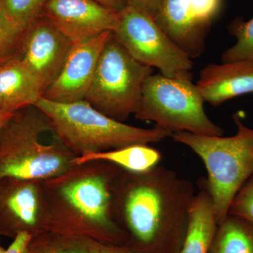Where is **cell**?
Here are the masks:
<instances>
[{
	"instance_id": "603a6c76",
	"label": "cell",
	"mask_w": 253,
	"mask_h": 253,
	"mask_svg": "<svg viewBox=\"0 0 253 253\" xmlns=\"http://www.w3.org/2000/svg\"><path fill=\"white\" fill-rule=\"evenodd\" d=\"M229 213L253 224V174L233 200Z\"/></svg>"
},
{
	"instance_id": "cb8c5ba5",
	"label": "cell",
	"mask_w": 253,
	"mask_h": 253,
	"mask_svg": "<svg viewBox=\"0 0 253 253\" xmlns=\"http://www.w3.org/2000/svg\"><path fill=\"white\" fill-rule=\"evenodd\" d=\"M33 236L28 233L18 234L6 249V253H25Z\"/></svg>"
},
{
	"instance_id": "8fae6325",
	"label": "cell",
	"mask_w": 253,
	"mask_h": 253,
	"mask_svg": "<svg viewBox=\"0 0 253 253\" xmlns=\"http://www.w3.org/2000/svg\"><path fill=\"white\" fill-rule=\"evenodd\" d=\"M73 43L44 15L25 30L21 59L43 94L59 76Z\"/></svg>"
},
{
	"instance_id": "277c9868",
	"label": "cell",
	"mask_w": 253,
	"mask_h": 253,
	"mask_svg": "<svg viewBox=\"0 0 253 253\" xmlns=\"http://www.w3.org/2000/svg\"><path fill=\"white\" fill-rule=\"evenodd\" d=\"M234 136H208L187 131L172 134L202 160L208 173L206 189L211 198L217 224L228 215L236 194L253 174V129L244 124L239 113L233 115Z\"/></svg>"
},
{
	"instance_id": "8992f818",
	"label": "cell",
	"mask_w": 253,
	"mask_h": 253,
	"mask_svg": "<svg viewBox=\"0 0 253 253\" xmlns=\"http://www.w3.org/2000/svg\"><path fill=\"white\" fill-rule=\"evenodd\" d=\"M204 102L192 79L168 78L160 73L146 80L134 116L172 134L222 136V128L206 114Z\"/></svg>"
},
{
	"instance_id": "9a60e30c",
	"label": "cell",
	"mask_w": 253,
	"mask_h": 253,
	"mask_svg": "<svg viewBox=\"0 0 253 253\" xmlns=\"http://www.w3.org/2000/svg\"><path fill=\"white\" fill-rule=\"evenodd\" d=\"M43 91L21 58L0 66V111L15 113L36 106Z\"/></svg>"
},
{
	"instance_id": "d4e9b609",
	"label": "cell",
	"mask_w": 253,
	"mask_h": 253,
	"mask_svg": "<svg viewBox=\"0 0 253 253\" xmlns=\"http://www.w3.org/2000/svg\"><path fill=\"white\" fill-rule=\"evenodd\" d=\"M160 0H127L128 5L144 11L154 18Z\"/></svg>"
},
{
	"instance_id": "e0dca14e",
	"label": "cell",
	"mask_w": 253,
	"mask_h": 253,
	"mask_svg": "<svg viewBox=\"0 0 253 253\" xmlns=\"http://www.w3.org/2000/svg\"><path fill=\"white\" fill-rule=\"evenodd\" d=\"M161 158L162 156L159 151L149 145H131L120 149L78 156L75 158L74 166L105 162L115 165L127 172L142 173L158 166Z\"/></svg>"
},
{
	"instance_id": "f1b7e54d",
	"label": "cell",
	"mask_w": 253,
	"mask_h": 253,
	"mask_svg": "<svg viewBox=\"0 0 253 253\" xmlns=\"http://www.w3.org/2000/svg\"><path fill=\"white\" fill-rule=\"evenodd\" d=\"M6 249H4L2 246L0 245V253H6Z\"/></svg>"
},
{
	"instance_id": "2e32d148",
	"label": "cell",
	"mask_w": 253,
	"mask_h": 253,
	"mask_svg": "<svg viewBox=\"0 0 253 253\" xmlns=\"http://www.w3.org/2000/svg\"><path fill=\"white\" fill-rule=\"evenodd\" d=\"M217 226L211 196L203 184L190 208L187 233L179 253H208Z\"/></svg>"
},
{
	"instance_id": "52a82bcc",
	"label": "cell",
	"mask_w": 253,
	"mask_h": 253,
	"mask_svg": "<svg viewBox=\"0 0 253 253\" xmlns=\"http://www.w3.org/2000/svg\"><path fill=\"white\" fill-rule=\"evenodd\" d=\"M154 68L134 59L113 33L101 52L85 99L116 121H126L139 105L145 83Z\"/></svg>"
},
{
	"instance_id": "44dd1931",
	"label": "cell",
	"mask_w": 253,
	"mask_h": 253,
	"mask_svg": "<svg viewBox=\"0 0 253 253\" xmlns=\"http://www.w3.org/2000/svg\"><path fill=\"white\" fill-rule=\"evenodd\" d=\"M49 0H0V11L11 23L25 31L42 15Z\"/></svg>"
},
{
	"instance_id": "4fadbf2b",
	"label": "cell",
	"mask_w": 253,
	"mask_h": 253,
	"mask_svg": "<svg viewBox=\"0 0 253 253\" xmlns=\"http://www.w3.org/2000/svg\"><path fill=\"white\" fill-rule=\"evenodd\" d=\"M42 15L73 42L114 32L120 12L95 0H49Z\"/></svg>"
},
{
	"instance_id": "9c48e42d",
	"label": "cell",
	"mask_w": 253,
	"mask_h": 253,
	"mask_svg": "<svg viewBox=\"0 0 253 253\" xmlns=\"http://www.w3.org/2000/svg\"><path fill=\"white\" fill-rule=\"evenodd\" d=\"M222 0H160L154 19L190 59L201 56Z\"/></svg>"
},
{
	"instance_id": "5b68a950",
	"label": "cell",
	"mask_w": 253,
	"mask_h": 253,
	"mask_svg": "<svg viewBox=\"0 0 253 253\" xmlns=\"http://www.w3.org/2000/svg\"><path fill=\"white\" fill-rule=\"evenodd\" d=\"M96 174L70 176L58 187V194L73 215L56 231L85 236L101 244L126 245L127 237L113 214V188L121 168L106 163Z\"/></svg>"
},
{
	"instance_id": "ac0fdd59",
	"label": "cell",
	"mask_w": 253,
	"mask_h": 253,
	"mask_svg": "<svg viewBox=\"0 0 253 253\" xmlns=\"http://www.w3.org/2000/svg\"><path fill=\"white\" fill-rule=\"evenodd\" d=\"M208 253H253V224L229 213L217 224Z\"/></svg>"
},
{
	"instance_id": "4316f807",
	"label": "cell",
	"mask_w": 253,
	"mask_h": 253,
	"mask_svg": "<svg viewBox=\"0 0 253 253\" xmlns=\"http://www.w3.org/2000/svg\"><path fill=\"white\" fill-rule=\"evenodd\" d=\"M110 9L121 12L128 5L127 0H95Z\"/></svg>"
},
{
	"instance_id": "5bb4252c",
	"label": "cell",
	"mask_w": 253,
	"mask_h": 253,
	"mask_svg": "<svg viewBox=\"0 0 253 253\" xmlns=\"http://www.w3.org/2000/svg\"><path fill=\"white\" fill-rule=\"evenodd\" d=\"M196 86L204 101L214 106L253 94V61L207 65L201 70Z\"/></svg>"
},
{
	"instance_id": "6da1fadb",
	"label": "cell",
	"mask_w": 253,
	"mask_h": 253,
	"mask_svg": "<svg viewBox=\"0 0 253 253\" xmlns=\"http://www.w3.org/2000/svg\"><path fill=\"white\" fill-rule=\"evenodd\" d=\"M194 184L156 166L147 172L121 169L113 188V214L126 246L139 253H179L189 225Z\"/></svg>"
},
{
	"instance_id": "3957f363",
	"label": "cell",
	"mask_w": 253,
	"mask_h": 253,
	"mask_svg": "<svg viewBox=\"0 0 253 253\" xmlns=\"http://www.w3.org/2000/svg\"><path fill=\"white\" fill-rule=\"evenodd\" d=\"M36 106L45 113L63 144L78 156L131 145L160 142L172 133L126 125L95 109L86 100L59 103L42 97Z\"/></svg>"
},
{
	"instance_id": "d6986e66",
	"label": "cell",
	"mask_w": 253,
	"mask_h": 253,
	"mask_svg": "<svg viewBox=\"0 0 253 253\" xmlns=\"http://www.w3.org/2000/svg\"><path fill=\"white\" fill-rule=\"evenodd\" d=\"M101 246L87 236L50 230L33 236L25 253H100Z\"/></svg>"
},
{
	"instance_id": "30bf717a",
	"label": "cell",
	"mask_w": 253,
	"mask_h": 253,
	"mask_svg": "<svg viewBox=\"0 0 253 253\" xmlns=\"http://www.w3.org/2000/svg\"><path fill=\"white\" fill-rule=\"evenodd\" d=\"M39 181L0 180V236L14 239L20 233L34 236L49 230V214L42 208Z\"/></svg>"
},
{
	"instance_id": "7402d4cb",
	"label": "cell",
	"mask_w": 253,
	"mask_h": 253,
	"mask_svg": "<svg viewBox=\"0 0 253 253\" xmlns=\"http://www.w3.org/2000/svg\"><path fill=\"white\" fill-rule=\"evenodd\" d=\"M24 31L16 27L0 11V66L21 58Z\"/></svg>"
},
{
	"instance_id": "7c38bea8",
	"label": "cell",
	"mask_w": 253,
	"mask_h": 253,
	"mask_svg": "<svg viewBox=\"0 0 253 253\" xmlns=\"http://www.w3.org/2000/svg\"><path fill=\"white\" fill-rule=\"evenodd\" d=\"M112 33L105 32L73 43L59 76L46 89L42 97L59 103L84 100L100 56Z\"/></svg>"
},
{
	"instance_id": "ba28073f",
	"label": "cell",
	"mask_w": 253,
	"mask_h": 253,
	"mask_svg": "<svg viewBox=\"0 0 253 253\" xmlns=\"http://www.w3.org/2000/svg\"><path fill=\"white\" fill-rule=\"evenodd\" d=\"M113 33L139 62L158 68L166 77L192 79L191 59L169 39L151 15L127 5L120 12L119 24Z\"/></svg>"
},
{
	"instance_id": "7a4b0ae2",
	"label": "cell",
	"mask_w": 253,
	"mask_h": 253,
	"mask_svg": "<svg viewBox=\"0 0 253 253\" xmlns=\"http://www.w3.org/2000/svg\"><path fill=\"white\" fill-rule=\"evenodd\" d=\"M77 157L36 106L13 113L0 129V180H49L69 172Z\"/></svg>"
},
{
	"instance_id": "83f0119b",
	"label": "cell",
	"mask_w": 253,
	"mask_h": 253,
	"mask_svg": "<svg viewBox=\"0 0 253 253\" xmlns=\"http://www.w3.org/2000/svg\"><path fill=\"white\" fill-rule=\"evenodd\" d=\"M13 113H14L4 112V111L0 112V129L2 127L8 119L12 116Z\"/></svg>"
},
{
	"instance_id": "484cf974",
	"label": "cell",
	"mask_w": 253,
	"mask_h": 253,
	"mask_svg": "<svg viewBox=\"0 0 253 253\" xmlns=\"http://www.w3.org/2000/svg\"><path fill=\"white\" fill-rule=\"evenodd\" d=\"M100 253H139L126 245L102 244Z\"/></svg>"
},
{
	"instance_id": "ffe728a7",
	"label": "cell",
	"mask_w": 253,
	"mask_h": 253,
	"mask_svg": "<svg viewBox=\"0 0 253 253\" xmlns=\"http://www.w3.org/2000/svg\"><path fill=\"white\" fill-rule=\"evenodd\" d=\"M228 30L236 42L223 53L222 63L253 61V17L249 21L236 18L229 23Z\"/></svg>"
},
{
	"instance_id": "f546056e",
	"label": "cell",
	"mask_w": 253,
	"mask_h": 253,
	"mask_svg": "<svg viewBox=\"0 0 253 253\" xmlns=\"http://www.w3.org/2000/svg\"><path fill=\"white\" fill-rule=\"evenodd\" d=\"M0 112H1V111H0Z\"/></svg>"
}]
</instances>
